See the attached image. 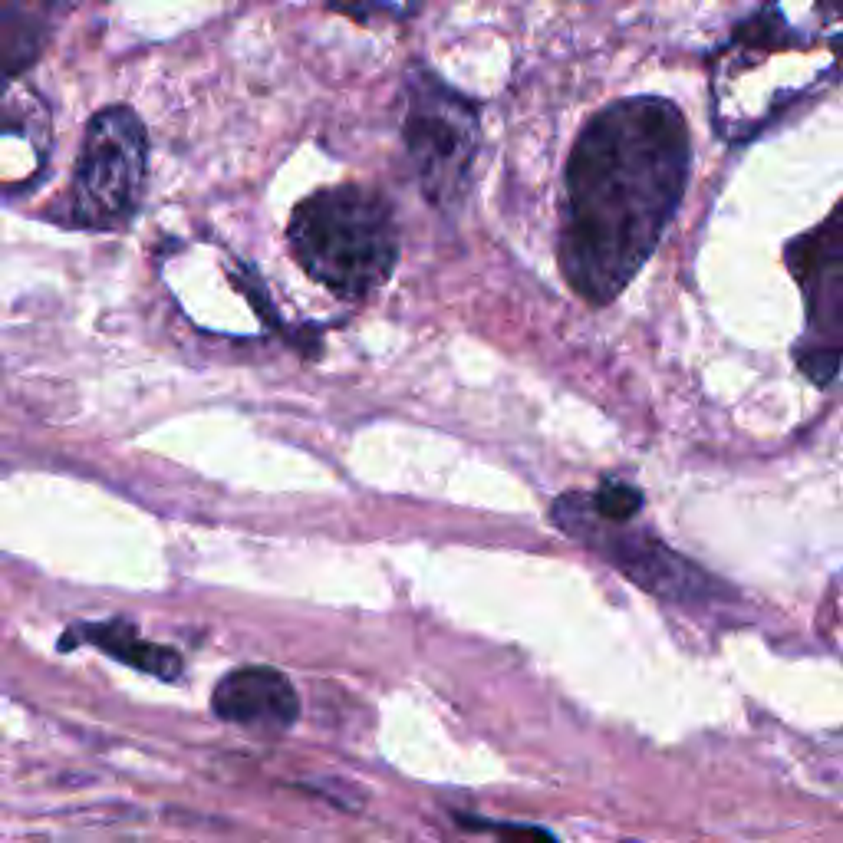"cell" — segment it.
Segmentation results:
<instances>
[{"mask_svg":"<svg viewBox=\"0 0 843 843\" xmlns=\"http://www.w3.org/2000/svg\"><path fill=\"white\" fill-rule=\"evenodd\" d=\"M211 708L221 722L277 735L297 725L300 695L284 672L271 666H241L215 685Z\"/></svg>","mask_w":843,"mask_h":843,"instance_id":"obj_8","label":"cell"},{"mask_svg":"<svg viewBox=\"0 0 843 843\" xmlns=\"http://www.w3.org/2000/svg\"><path fill=\"white\" fill-rule=\"evenodd\" d=\"M53 30V7H20L4 4L0 14V56H4V80H14L37 60Z\"/></svg>","mask_w":843,"mask_h":843,"instance_id":"obj_10","label":"cell"},{"mask_svg":"<svg viewBox=\"0 0 843 843\" xmlns=\"http://www.w3.org/2000/svg\"><path fill=\"white\" fill-rule=\"evenodd\" d=\"M784 261L801 284L807 317L794 359L824 389L843 366V198L827 221L784 247Z\"/></svg>","mask_w":843,"mask_h":843,"instance_id":"obj_6","label":"cell"},{"mask_svg":"<svg viewBox=\"0 0 843 843\" xmlns=\"http://www.w3.org/2000/svg\"><path fill=\"white\" fill-rule=\"evenodd\" d=\"M843 70V4H768L735 24L715 60V126L751 139L820 96Z\"/></svg>","mask_w":843,"mask_h":843,"instance_id":"obj_2","label":"cell"},{"mask_svg":"<svg viewBox=\"0 0 843 843\" xmlns=\"http://www.w3.org/2000/svg\"><path fill=\"white\" fill-rule=\"evenodd\" d=\"M402 142L425 198L438 208H455L478 155V106L432 70L415 66L406 83Z\"/></svg>","mask_w":843,"mask_h":843,"instance_id":"obj_5","label":"cell"},{"mask_svg":"<svg viewBox=\"0 0 843 843\" xmlns=\"http://www.w3.org/2000/svg\"><path fill=\"white\" fill-rule=\"evenodd\" d=\"M587 501L600 521H613V524H629L643 511V491L626 485L620 478H603L597 491L587 494Z\"/></svg>","mask_w":843,"mask_h":843,"instance_id":"obj_11","label":"cell"},{"mask_svg":"<svg viewBox=\"0 0 843 843\" xmlns=\"http://www.w3.org/2000/svg\"><path fill=\"white\" fill-rule=\"evenodd\" d=\"M689 168V122L669 99H616L580 129L557 234L573 294L593 307L623 294L676 218Z\"/></svg>","mask_w":843,"mask_h":843,"instance_id":"obj_1","label":"cell"},{"mask_svg":"<svg viewBox=\"0 0 843 843\" xmlns=\"http://www.w3.org/2000/svg\"><path fill=\"white\" fill-rule=\"evenodd\" d=\"M287 241L303 271L343 300L369 297L399 264L392 205L366 185H333L303 198Z\"/></svg>","mask_w":843,"mask_h":843,"instance_id":"obj_3","label":"cell"},{"mask_svg":"<svg viewBox=\"0 0 843 843\" xmlns=\"http://www.w3.org/2000/svg\"><path fill=\"white\" fill-rule=\"evenodd\" d=\"M465 827L478 834H491L498 843H560L557 834H550L541 824H514V820H481V817H458Z\"/></svg>","mask_w":843,"mask_h":843,"instance_id":"obj_12","label":"cell"},{"mask_svg":"<svg viewBox=\"0 0 843 843\" xmlns=\"http://www.w3.org/2000/svg\"><path fill=\"white\" fill-rule=\"evenodd\" d=\"M76 643H89L96 649H103L112 659L126 662V666L149 672L155 679L175 682L182 676V656L175 649L149 643L132 623L126 620H106V623H76L66 629V636L60 639V649H73Z\"/></svg>","mask_w":843,"mask_h":843,"instance_id":"obj_9","label":"cell"},{"mask_svg":"<svg viewBox=\"0 0 843 843\" xmlns=\"http://www.w3.org/2000/svg\"><path fill=\"white\" fill-rule=\"evenodd\" d=\"M550 517L560 524V531L573 541L597 550L603 560H610L616 570H623L629 580L643 590L656 593L662 600H705L715 593V583L708 573L682 560L676 550H669L653 534H643L629 524L600 521L593 514L587 494H564L554 501Z\"/></svg>","mask_w":843,"mask_h":843,"instance_id":"obj_7","label":"cell"},{"mask_svg":"<svg viewBox=\"0 0 843 843\" xmlns=\"http://www.w3.org/2000/svg\"><path fill=\"white\" fill-rule=\"evenodd\" d=\"M149 175V139L136 109H99L83 132L70 182V221L89 231H116L136 218Z\"/></svg>","mask_w":843,"mask_h":843,"instance_id":"obj_4","label":"cell"}]
</instances>
